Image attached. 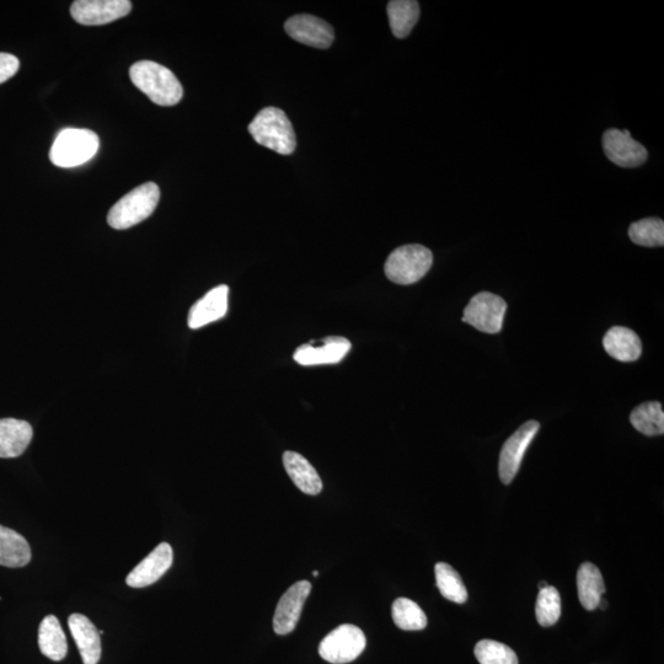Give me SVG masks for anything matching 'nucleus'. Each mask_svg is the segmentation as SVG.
I'll list each match as a JSON object with an SVG mask.
<instances>
[{"instance_id": "nucleus-1", "label": "nucleus", "mask_w": 664, "mask_h": 664, "mask_svg": "<svg viewBox=\"0 0 664 664\" xmlns=\"http://www.w3.org/2000/svg\"><path fill=\"white\" fill-rule=\"evenodd\" d=\"M132 83L154 104L174 106L180 103L184 89L169 68L152 61H141L130 69Z\"/></svg>"}, {"instance_id": "nucleus-2", "label": "nucleus", "mask_w": 664, "mask_h": 664, "mask_svg": "<svg viewBox=\"0 0 664 664\" xmlns=\"http://www.w3.org/2000/svg\"><path fill=\"white\" fill-rule=\"evenodd\" d=\"M251 137L260 146L282 155L296 151L297 139L291 121L285 111L277 107H266L256 115L249 125Z\"/></svg>"}, {"instance_id": "nucleus-3", "label": "nucleus", "mask_w": 664, "mask_h": 664, "mask_svg": "<svg viewBox=\"0 0 664 664\" xmlns=\"http://www.w3.org/2000/svg\"><path fill=\"white\" fill-rule=\"evenodd\" d=\"M160 190L154 182H147L128 192L107 214L111 228L125 230L151 217L158 206Z\"/></svg>"}, {"instance_id": "nucleus-4", "label": "nucleus", "mask_w": 664, "mask_h": 664, "mask_svg": "<svg viewBox=\"0 0 664 664\" xmlns=\"http://www.w3.org/2000/svg\"><path fill=\"white\" fill-rule=\"evenodd\" d=\"M433 255L420 244L400 246L385 262V275L396 285L409 286L422 280L431 270Z\"/></svg>"}, {"instance_id": "nucleus-5", "label": "nucleus", "mask_w": 664, "mask_h": 664, "mask_svg": "<svg viewBox=\"0 0 664 664\" xmlns=\"http://www.w3.org/2000/svg\"><path fill=\"white\" fill-rule=\"evenodd\" d=\"M99 137L95 132L66 128L58 133L53 142L50 159L53 165L60 168H74L89 162L99 151Z\"/></svg>"}, {"instance_id": "nucleus-6", "label": "nucleus", "mask_w": 664, "mask_h": 664, "mask_svg": "<svg viewBox=\"0 0 664 664\" xmlns=\"http://www.w3.org/2000/svg\"><path fill=\"white\" fill-rule=\"evenodd\" d=\"M366 636L355 625H341L331 631L319 646V655L332 664H346L356 660L366 649Z\"/></svg>"}, {"instance_id": "nucleus-7", "label": "nucleus", "mask_w": 664, "mask_h": 664, "mask_svg": "<svg viewBox=\"0 0 664 664\" xmlns=\"http://www.w3.org/2000/svg\"><path fill=\"white\" fill-rule=\"evenodd\" d=\"M507 303L500 296L480 292L470 299L464 310V323L485 334H498L502 330Z\"/></svg>"}, {"instance_id": "nucleus-8", "label": "nucleus", "mask_w": 664, "mask_h": 664, "mask_svg": "<svg viewBox=\"0 0 664 664\" xmlns=\"http://www.w3.org/2000/svg\"><path fill=\"white\" fill-rule=\"evenodd\" d=\"M538 421H528L519 427L513 435L503 444L500 454V463H498V473L503 484L510 485L519 468H521L524 454L532 443L535 435L539 431Z\"/></svg>"}, {"instance_id": "nucleus-9", "label": "nucleus", "mask_w": 664, "mask_h": 664, "mask_svg": "<svg viewBox=\"0 0 664 664\" xmlns=\"http://www.w3.org/2000/svg\"><path fill=\"white\" fill-rule=\"evenodd\" d=\"M131 10L130 0H77L71 15L80 25L99 26L125 18Z\"/></svg>"}, {"instance_id": "nucleus-10", "label": "nucleus", "mask_w": 664, "mask_h": 664, "mask_svg": "<svg viewBox=\"0 0 664 664\" xmlns=\"http://www.w3.org/2000/svg\"><path fill=\"white\" fill-rule=\"evenodd\" d=\"M603 149L610 162L620 168H637L649 158V152L631 137L629 131L610 128L603 135Z\"/></svg>"}, {"instance_id": "nucleus-11", "label": "nucleus", "mask_w": 664, "mask_h": 664, "mask_svg": "<svg viewBox=\"0 0 664 664\" xmlns=\"http://www.w3.org/2000/svg\"><path fill=\"white\" fill-rule=\"evenodd\" d=\"M285 30L293 40L309 47L326 50L335 40L334 29L325 20L309 14L294 15L285 24Z\"/></svg>"}, {"instance_id": "nucleus-12", "label": "nucleus", "mask_w": 664, "mask_h": 664, "mask_svg": "<svg viewBox=\"0 0 664 664\" xmlns=\"http://www.w3.org/2000/svg\"><path fill=\"white\" fill-rule=\"evenodd\" d=\"M310 591H312L310 582L301 581L283 594L277 604L275 617H273V629L277 635H288L296 629Z\"/></svg>"}, {"instance_id": "nucleus-13", "label": "nucleus", "mask_w": 664, "mask_h": 664, "mask_svg": "<svg viewBox=\"0 0 664 664\" xmlns=\"http://www.w3.org/2000/svg\"><path fill=\"white\" fill-rule=\"evenodd\" d=\"M174 553L170 544L162 543L127 576V585L132 588H146L158 582L173 565Z\"/></svg>"}, {"instance_id": "nucleus-14", "label": "nucleus", "mask_w": 664, "mask_h": 664, "mask_svg": "<svg viewBox=\"0 0 664 664\" xmlns=\"http://www.w3.org/2000/svg\"><path fill=\"white\" fill-rule=\"evenodd\" d=\"M351 348V342L345 337L329 336L325 337L320 346H315L313 341L298 347L293 358L304 367L336 364L344 360Z\"/></svg>"}, {"instance_id": "nucleus-15", "label": "nucleus", "mask_w": 664, "mask_h": 664, "mask_svg": "<svg viewBox=\"0 0 664 664\" xmlns=\"http://www.w3.org/2000/svg\"><path fill=\"white\" fill-rule=\"evenodd\" d=\"M229 288L226 285L211 289L205 297L192 305L187 324L192 330L203 328L226 317L228 312Z\"/></svg>"}, {"instance_id": "nucleus-16", "label": "nucleus", "mask_w": 664, "mask_h": 664, "mask_svg": "<svg viewBox=\"0 0 664 664\" xmlns=\"http://www.w3.org/2000/svg\"><path fill=\"white\" fill-rule=\"evenodd\" d=\"M69 630L78 646L84 664H98L101 658V639L98 629L82 614L68 619Z\"/></svg>"}, {"instance_id": "nucleus-17", "label": "nucleus", "mask_w": 664, "mask_h": 664, "mask_svg": "<svg viewBox=\"0 0 664 664\" xmlns=\"http://www.w3.org/2000/svg\"><path fill=\"white\" fill-rule=\"evenodd\" d=\"M603 346L610 357L620 362H635L642 355L640 337L635 331L624 326H614L608 330L603 339Z\"/></svg>"}, {"instance_id": "nucleus-18", "label": "nucleus", "mask_w": 664, "mask_h": 664, "mask_svg": "<svg viewBox=\"0 0 664 664\" xmlns=\"http://www.w3.org/2000/svg\"><path fill=\"white\" fill-rule=\"evenodd\" d=\"M34 431L29 422L0 420V458H18L29 447Z\"/></svg>"}, {"instance_id": "nucleus-19", "label": "nucleus", "mask_w": 664, "mask_h": 664, "mask_svg": "<svg viewBox=\"0 0 664 664\" xmlns=\"http://www.w3.org/2000/svg\"><path fill=\"white\" fill-rule=\"evenodd\" d=\"M283 465H285L289 478L304 494L315 496L323 490V481L317 470L303 455L287 451L283 454Z\"/></svg>"}, {"instance_id": "nucleus-20", "label": "nucleus", "mask_w": 664, "mask_h": 664, "mask_svg": "<svg viewBox=\"0 0 664 664\" xmlns=\"http://www.w3.org/2000/svg\"><path fill=\"white\" fill-rule=\"evenodd\" d=\"M31 561V548L23 535L0 526V566L19 569Z\"/></svg>"}, {"instance_id": "nucleus-21", "label": "nucleus", "mask_w": 664, "mask_h": 664, "mask_svg": "<svg viewBox=\"0 0 664 664\" xmlns=\"http://www.w3.org/2000/svg\"><path fill=\"white\" fill-rule=\"evenodd\" d=\"M578 598L583 608L592 612L598 608L605 593L601 570L591 562H585L577 572Z\"/></svg>"}, {"instance_id": "nucleus-22", "label": "nucleus", "mask_w": 664, "mask_h": 664, "mask_svg": "<svg viewBox=\"0 0 664 664\" xmlns=\"http://www.w3.org/2000/svg\"><path fill=\"white\" fill-rule=\"evenodd\" d=\"M39 647L42 655L60 662L67 656L68 645L60 621L55 615H48L40 625Z\"/></svg>"}, {"instance_id": "nucleus-23", "label": "nucleus", "mask_w": 664, "mask_h": 664, "mask_svg": "<svg viewBox=\"0 0 664 664\" xmlns=\"http://www.w3.org/2000/svg\"><path fill=\"white\" fill-rule=\"evenodd\" d=\"M390 29L396 39H406L420 18V4L416 0H393L388 3Z\"/></svg>"}, {"instance_id": "nucleus-24", "label": "nucleus", "mask_w": 664, "mask_h": 664, "mask_svg": "<svg viewBox=\"0 0 664 664\" xmlns=\"http://www.w3.org/2000/svg\"><path fill=\"white\" fill-rule=\"evenodd\" d=\"M631 425L642 435L655 437L664 433V412L660 401L641 404L631 412Z\"/></svg>"}, {"instance_id": "nucleus-25", "label": "nucleus", "mask_w": 664, "mask_h": 664, "mask_svg": "<svg viewBox=\"0 0 664 664\" xmlns=\"http://www.w3.org/2000/svg\"><path fill=\"white\" fill-rule=\"evenodd\" d=\"M435 572L437 587L444 598L458 604L468 601V591L464 586L462 577L451 565L438 562Z\"/></svg>"}, {"instance_id": "nucleus-26", "label": "nucleus", "mask_w": 664, "mask_h": 664, "mask_svg": "<svg viewBox=\"0 0 664 664\" xmlns=\"http://www.w3.org/2000/svg\"><path fill=\"white\" fill-rule=\"evenodd\" d=\"M393 620L399 629L419 631L427 626V617L420 605L408 598H398L393 604Z\"/></svg>"}, {"instance_id": "nucleus-27", "label": "nucleus", "mask_w": 664, "mask_h": 664, "mask_svg": "<svg viewBox=\"0 0 664 664\" xmlns=\"http://www.w3.org/2000/svg\"><path fill=\"white\" fill-rule=\"evenodd\" d=\"M631 242L645 248H657L664 245V222L660 218L641 219L629 228Z\"/></svg>"}, {"instance_id": "nucleus-28", "label": "nucleus", "mask_w": 664, "mask_h": 664, "mask_svg": "<svg viewBox=\"0 0 664 664\" xmlns=\"http://www.w3.org/2000/svg\"><path fill=\"white\" fill-rule=\"evenodd\" d=\"M535 615L538 623L544 628L558 623L561 617V597L558 589L551 586L540 589Z\"/></svg>"}, {"instance_id": "nucleus-29", "label": "nucleus", "mask_w": 664, "mask_h": 664, "mask_svg": "<svg viewBox=\"0 0 664 664\" xmlns=\"http://www.w3.org/2000/svg\"><path fill=\"white\" fill-rule=\"evenodd\" d=\"M474 652L480 664H518L516 652L494 640L480 641Z\"/></svg>"}, {"instance_id": "nucleus-30", "label": "nucleus", "mask_w": 664, "mask_h": 664, "mask_svg": "<svg viewBox=\"0 0 664 664\" xmlns=\"http://www.w3.org/2000/svg\"><path fill=\"white\" fill-rule=\"evenodd\" d=\"M20 62L10 53H0V84L8 82L18 73Z\"/></svg>"}, {"instance_id": "nucleus-31", "label": "nucleus", "mask_w": 664, "mask_h": 664, "mask_svg": "<svg viewBox=\"0 0 664 664\" xmlns=\"http://www.w3.org/2000/svg\"><path fill=\"white\" fill-rule=\"evenodd\" d=\"M607 605H608L607 601H605V599L602 598L601 602H599L598 607H601V609L605 610V608H607Z\"/></svg>"}, {"instance_id": "nucleus-32", "label": "nucleus", "mask_w": 664, "mask_h": 664, "mask_svg": "<svg viewBox=\"0 0 664 664\" xmlns=\"http://www.w3.org/2000/svg\"><path fill=\"white\" fill-rule=\"evenodd\" d=\"M545 587H548V583H546L544 581L539 583V588L540 589L545 588Z\"/></svg>"}, {"instance_id": "nucleus-33", "label": "nucleus", "mask_w": 664, "mask_h": 664, "mask_svg": "<svg viewBox=\"0 0 664 664\" xmlns=\"http://www.w3.org/2000/svg\"><path fill=\"white\" fill-rule=\"evenodd\" d=\"M313 575H314L315 577H317V576H319V572H318V571H314V574H313Z\"/></svg>"}]
</instances>
